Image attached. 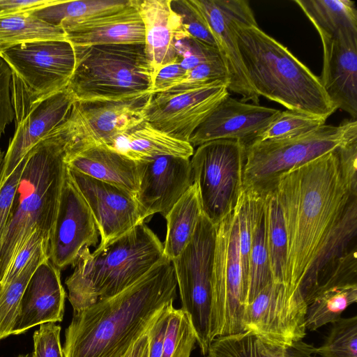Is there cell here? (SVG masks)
I'll list each match as a JSON object with an SVG mask.
<instances>
[{"mask_svg": "<svg viewBox=\"0 0 357 357\" xmlns=\"http://www.w3.org/2000/svg\"><path fill=\"white\" fill-rule=\"evenodd\" d=\"M357 139L282 174L273 189L287 238L284 285L307 306L357 234Z\"/></svg>", "mask_w": 357, "mask_h": 357, "instance_id": "cell-1", "label": "cell"}, {"mask_svg": "<svg viewBox=\"0 0 357 357\" xmlns=\"http://www.w3.org/2000/svg\"><path fill=\"white\" fill-rule=\"evenodd\" d=\"M177 291L172 261L164 257L118 294L74 311L65 332L64 357H121L174 303Z\"/></svg>", "mask_w": 357, "mask_h": 357, "instance_id": "cell-2", "label": "cell"}, {"mask_svg": "<svg viewBox=\"0 0 357 357\" xmlns=\"http://www.w3.org/2000/svg\"><path fill=\"white\" fill-rule=\"evenodd\" d=\"M234 31L246 75L259 96L326 119L336 111L319 78L256 20L236 21Z\"/></svg>", "mask_w": 357, "mask_h": 357, "instance_id": "cell-3", "label": "cell"}, {"mask_svg": "<svg viewBox=\"0 0 357 357\" xmlns=\"http://www.w3.org/2000/svg\"><path fill=\"white\" fill-rule=\"evenodd\" d=\"M66 144L58 127L24 157L9 222L0 242V281L36 227L50 243L67 170Z\"/></svg>", "mask_w": 357, "mask_h": 357, "instance_id": "cell-4", "label": "cell"}, {"mask_svg": "<svg viewBox=\"0 0 357 357\" xmlns=\"http://www.w3.org/2000/svg\"><path fill=\"white\" fill-rule=\"evenodd\" d=\"M163 258L162 243L144 222L92 252L84 250L65 282L73 311L118 294Z\"/></svg>", "mask_w": 357, "mask_h": 357, "instance_id": "cell-5", "label": "cell"}, {"mask_svg": "<svg viewBox=\"0 0 357 357\" xmlns=\"http://www.w3.org/2000/svg\"><path fill=\"white\" fill-rule=\"evenodd\" d=\"M67 88L76 100H121L151 93L153 73L144 44L73 46Z\"/></svg>", "mask_w": 357, "mask_h": 357, "instance_id": "cell-6", "label": "cell"}, {"mask_svg": "<svg viewBox=\"0 0 357 357\" xmlns=\"http://www.w3.org/2000/svg\"><path fill=\"white\" fill-rule=\"evenodd\" d=\"M356 139L357 121L352 119L294 137L255 142L245 147L243 190L264 195L282 174Z\"/></svg>", "mask_w": 357, "mask_h": 357, "instance_id": "cell-7", "label": "cell"}, {"mask_svg": "<svg viewBox=\"0 0 357 357\" xmlns=\"http://www.w3.org/2000/svg\"><path fill=\"white\" fill-rule=\"evenodd\" d=\"M0 56L12 72L16 126L36 105L68 86L75 66L74 47L67 40L22 43Z\"/></svg>", "mask_w": 357, "mask_h": 357, "instance_id": "cell-8", "label": "cell"}, {"mask_svg": "<svg viewBox=\"0 0 357 357\" xmlns=\"http://www.w3.org/2000/svg\"><path fill=\"white\" fill-rule=\"evenodd\" d=\"M246 307L238 243L236 206L215 225L209 322L210 344L218 337L243 332Z\"/></svg>", "mask_w": 357, "mask_h": 357, "instance_id": "cell-9", "label": "cell"}, {"mask_svg": "<svg viewBox=\"0 0 357 357\" xmlns=\"http://www.w3.org/2000/svg\"><path fill=\"white\" fill-rule=\"evenodd\" d=\"M245 146L216 139L197 146L190 159L204 215L217 225L236 208L243 190Z\"/></svg>", "mask_w": 357, "mask_h": 357, "instance_id": "cell-10", "label": "cell"}, {"mask_svg": "<svg viewBox=\"0 0 357 357\" xmlns=\"http://www.w3.org/2000/svg\"><path fill=\"white\" fill-rule=\"evenodd\" d=\"M215 225L202 213L195 231L174 260L181 308L194 328L201 354H208Z\"/></svg>", "mask_w": 357, "mask_h": 357, "instance_id": "cell-11", "label": "cell"}, {"mask_svg": "<svg viewBox=\"0 0 357 357\" xmlns=\"http://www.w3.org/2000/svg\"><path fill=\"white\" fill-rule=\"evenodd\" d=\"M152 93L121 100H76L67 120L59 126L67 149L110 146L119 136L144 121Z\"/></svg>", "mask_w": 357, "mask_h": 357, "instance_id": "cell-12", "label": "cell"}, {"mask_svg": "<svg viewBox=\"0 0 357 357\" xmlns=\"http://www.w3.org/2000/svg\"><path fill=\"white\" fill-rule=\"evenodd\" d=\"M306 310L300 291L291 293L284 284L271 281L246 307L243 332L272 344L291 346L306 335Z\"/></svg>", "mask_w": 357, "mask_h": 357, "instance_id": "cell-13", "label": "cell"}, {"mask_svg": "<svg viewBox=\"0 0 357 357\" xmlns=\"http://www.w3.org/2000/svg\"><path fill=\"white\" fill-rule=\"evenodd\" d=\"M227 95V86L222 82L154 93L144 110V121L174 139L189 142L197 127Z\"/></svg>", "mask_w": 357, "mask_h": 357, "instance_id": "cell-14", "label": "cell"}, {"mask_svg": "<svg viewBox=\"0 0 357 357\" xmlns=\"http://www.w3.org/2000/svg\"><path fill=\"white\" fill-rule=\"evenodd\" d=\"M98 234L92 213L67 168L50 239V260L60 270L73 266L84 250L96 245Z\"/></svg>", "mask_w": 357, "mask_h": 357, "instance_id": "cell-15", "label": "cell"}, {"mask_svg": "<svg viewBox=\"0 0 357 357\" xmlns=\"http://www.w3.org/2000/svg\"><path fill=\"white\" fill-rule=\"evenodd\" d=\"M205 18L229 76L228 91L242 96L241 101L259 104V96L246 75L234 31L241 20H255L245 0H192Z\"/></svg>", "mask_w": 357, "mask_h": 357, "instance_id": "cell-16", "label": "cell"}, {"mask_svg": "<svg viewBox=\"0 0 357 357\" xmlns=\"http://www.w3.org/2000/svg\"><path fill=\"white\" fill-rule=\"evenodd\" d=\"M137 162L135 198L142 220L155 213L165 217L193 183L190 158L164 155Z\"/></svg>", "mask_w": 357, "mask_h": 357, "instance_id": "cell-17", "label": "cell"}, {"mask_svg": "<svg viewBox=\"0 0 357 357\" xmlns=\"http://www.w3.org/2000/svg\"><path fill=\"white\" fill-rule=\"evenodd\" d=\"M67 168L94 218L100 236V245L144 222L134 194Z\"/></svg>", "mask_w": 357, "mask_h": 357, "instance_id": "cell-18", "label": "cell"}, {"mask_svg": "<svg viewBox=\"0 0 357 357\" xmlns=\"http://www.w3.org/2000/svg\"><path fill=\"white\" fill-rule=\"evenodd\" d=\"M280 109L225 97L192 133L189 143L198 146L216 139H233L245 147L253 143L275 119Z\"/></svg>", "mask_w": 357, "mask_h": 357, "instance_id": "cell-19", "label": "cell"}, {"mask_svg": "<svg viewBox=\"0 0 357 357\" xmlns=\"http://www.w3.org/2000/svg\"><path fill=\"white\" fill-rule=\"evenodd\" d=\"M323 46V68L319 77L337 109L357 117V31L344 29L333 36L317 31Z\"/></svg>", "mask_w": 357, "mask_h": 357, "instance_id": "cell-20", "label": "cell"}, {"mask_svg": "<svg viewBox=\"0 0 357 357\" xmlns=\"http://www.w3.org/2000/svg\"><path fill=\"white\" fill-rule=\"evenodd\" d=\"M75 101L66 87L36 105L16 126L3 157L0 188L29 151L67 120Z\"/></svg>", "mask_w": 357, "mask_h": 357, "instance_id": "cell-21", "label": "cell"}, {"mask_svg": "<svg viewBox=\"0 0 357 357\" xmlns=\"http://www.w3.org/2000/svg\"><path fill=\"white\" fill-rule=\"evenodd\" d=\"M59 27L73 46L145 43L144 22L133 0L87 18L63 22Z\"/></svg>", "mask_w": 357, "mask_h": 357, "instance_id": "cell-22", "label": "cell"}, {"mask_svg": "<svg viewBox=\"0 0 357 357\" xmlns=\"http://www.w3.org/2000/svg\"><path fill=\"white\" fill-rule=\"evenodd\" d=\"M60 271L49 258L36 269L23 294L12 335L23 333L37 325L62 321L66 292Z\"/></svg>", "mask_w": 357, "mask_h": 357, "instance_id": "cell-23", "label": "cell"}, {"mask_svg": "<svg viewBox=\"0 0 357 357\" xmlns=\"http://www.w3.org/2000/svg\"><path fill=\"white\" fill-rule=\"evenodd\" d=\"M145 29V52L153 76L163 66L178 62L177 43L190 36L170 0H133Z\"/></svg>", "mask_w": 357, "mask_h": 357, "instance_id": "cell-24", "label": "cell"}, {"mask_svg": "<svg viewBox=\"0 0 357 357\" xmlns=\"http://www.w3.org/2000/svg\"><path fill=\"white\" fill-rule=\"evenodd\" d=\"M67 167L93 178L136 195L139 188L138 162L105 145L67 149Z\"/></svg>", "mask_w": 357, "mask_h": 357, "instance_id": "cell-25", "label": "cell"}, {"mask_svg": "<svg viewBox=\"0 0 357 357\" xmlns=\"http://www.w3.org/2000/svg\"><path fill=\"white\" fill-rule=\"evenodd\" d=\"M109 147L136 162L164 155L190 158L195 151L189 142L174 139L146 121L117 137Z\"/></svg>", "mask_w": 357, "mask_h": 357, "instance_id": "cell-26", "label": "cell"}, {"mask_svg": "<svg viewBox=\"0 0 357 357\" xmlns=\"http://www.w3.org/2000/svg\"><path fill=\"white\" fill-rule=\"evenodd\" d=\"M316 347L303 340L289 347L266 342L252 333L221 336L210 344L209 357H315Z\"/></svg>", "mask_w": 357, "mask_h": 357, "instance_id": "cell-27", "label": "cell"}, {"mask_svg": "<svg viewBox=\"0 0 357 357\" xmlns=\"http://www.w3.org/2000/svg\"><path fill=\"white\" fill-rule=\"evenodd\" d=\"M202 208L197 185L193 183L165 216L167 234L163 244V256L172 261L191 240Z\"/></svg>", "mask_w": 357, "mask_h": 357, "instance_id": "cell-28", "label": "cell"}, {"mask_svg": "<svg viewBox=\"0 0 357 357\" xmlns=\"http://www.w3.org/2000/svg\"><path fill=\"white\" fill-rule=\"evenodd\" d=\"M41 40H66L64 31L29 13L0 16V54L17 45Z\"/></svg>", "mask_w": 357, "mask_h": 357, "instance_id": "cell-29", "label": "cell"}, {"mask_svg": "<svg viewBox=\"0 0 357 357\" xmlns=\"http://www.w3.org/2000/svg\"><path fill=\"white\" fill-rule=\"evenodd\" d=\"M317 31L333 36L339 31H357V10L349 0H294Z\"/></svg>", "mask_w": 357, "mask_h": 357, "instance_id": "cell-30", "label": "cell"}, {"mask_svg": "<svg viewBox=\"0 0 357 357\" xmlns=\"http://www.w3.org/2000/svg\"><path fill=\"white\" fill-rule=\"evenodd\" d=\"M357 302V282L338 284L317 294L307 306L305 328L314 331L332 324L343 312Z\"/></svg>", "mask_w": 357, "mask_h": 357, "instance_id": "cell-31", "label": "cell"}, {"mask_svg": "<svg viewBox=\"0 0 357 357\" xmlns=\"http://www.w3.org/2000/svg\"><path fill=\"white\" fill-rule=\"evenodd\" d=\"M266 239L273 280L284 284L287 238L284 221L274 190L264 195Z\"/></svg>", "mask_w": 357, "mask_h": 357, "instance_id": "cell-32", "label": "cell"}, {"mask_svg": "<svg viewBox=\"0 0 357 357\" xmlns=\"http://www.w3.org/2000/svg\"><path fill=\"white\" fill-rule=\"evenodd\" d=\"M271 281L273 280L266 239L264 202H263L256 213L252 227L246 285V307Z\"/></svg>", "mask_w": 357, "mask_h": 357, "instance_id": "cell-33", "label": "cell"}, {"mask_svg": "<svg viewBox=\"0 0 357 357\" xmlns=\"http://www.w3.org/2000/svg\"><path fill=\"white\" fill-rule=\"evenodd\" d=\"M48 252L49 248L43 246L15 279L0 287L1 340L12 335L24 290L36 269L49 258Z\"/></svg>", "mask_w": 357, "mask_h": 357, "instance_id": "cell-34", "label": "cell"}, {"mask_svg": "<svg viewBox=\"0 0 357 357\" xmlns=\"http://www.w3.org/2000/svg\"><path fill=\"white\" fill-rule=\"evenodd\" d=\"M129 0H58L55 4L29 14L55 26L63 22L93 16L127 4Z\"/></svg>", "mask_w": 357, "mask_h": 357, "instance_id": "cell-35", "label": "cell"}, {"mask_svg": "<svg viewBox=\"0 0 357 357\" xmlns=\"http://www.w3.org/2000/svg\"><path fill=\"white\" fill-rule=\"evenodd\" d=\"M197 343L194 328L182 309L172 307L166 328L162 357H190Z\"/></svg>", "mask_w": 357, "mask_h": 357, "instance_id": "cell-36", "label": "cell"}, {"mask_svg": "<svg viewBox=\"0 0 357 357\" xmlns=\"http://www.w3.org/2000/svg\"><path fill=\"white\" fill-rule=\"evenodd\" d=\"M326 120L324 117L303 112L289 109L281 111L255 142L300 136L324 125Z\"/></svg>", "mask_w": 357, "mask_h": 357, "instance_id": "cell-37", "label": "cell"}, {"mask_svg": "<svg viewBox=\"0 0 357 357\" xmlns=\"http://www.w3.org/2000/svg\"><path fill=\"white\" fill-rule=\"evenodd\" d=\"M319 357H357V316L332 323L324 343L315 349Z\"/></svg>", "mask_w": 357, "mask_h": 357, "instance_id": "cell-38", "label": "cell"}, {"mask_svg": "<svg viewBox=\"0 0 357 357\" xmlns=\"http://www.w3.org/2000/svg\"><path fill=\"white\" fill-rule=\"evenodd\" d=\"M170 5L172 10L181 17L183 26L190 37L217 48L205 18L192 0H170Z\"/></svg>", "mask_w": 357, "mask_h": 357, "instance_id": "cell-39", "label": "cell"}, {"mask_svg": "<svg viewBox=\"0 0 357 357\" xmlns=\"http://www.w3.org/2000/svg\"><path fill=\"white\" fill-rule=\"evenodd\" d=\"M216 82L227 86L229 84L227 70L222 59L202 63L187 71L182 80L169 90L195 88Z\"/></svg>", "mask_w": 357, "mask_h": 357, "instance_id": "cell-40", "label": "cell"}, {"mask_svg": "<svg viewBox=\"0 0 357 357\" xmlns=\"http://www.w3.org/2000/svg\"><path fill=\"white\" fill-rule=\"evenodd\" d=\"M178 62L188 71L202 63L222 59L217 48L188 36L177 43Z\"/></svg>", "mask_w": 357, "mask_h": 357, "instance_id": "cell-41", "label": "cell"}, {"mask_svg": "<svg viewBox=\"0 0 357 357\" xmlns=\"http://www.w3.org/2000/svg\"><path fill=\"white\" fill-rule=\"evenodd\" d=\"M45 245L49 248V241L40 229L36 227L10 263L0 281V287L9 284L15 279L34 255Z\"/></svg>", "mask_w": 357, "mask_h": 357, "instance_id": "cell-42", "label": "cell"}, {"mask_svg": "<svg viewBox=\"0 0 357 357\" xmlns=\"http://www.w3.org/2000/svg\"><path fill=\"white\" fill-rule=\"evenodd\" d=\"M61 327L55 323L40 325L33 333L31 357H64L60 340Z\"/></svg>", "mask_w": 357, "mask_h": 357, "instance_id": "cell-43", "label": "cell"}, {"mask_svg": "<svg viewBox=\"0 0 357 357\" xmlns=\"http://www.w3.org/2000/svg\"><path fill=\"white\" fill-rule=\"evenodd\" d=\"M24 158L0 188V242L9 222L16 190L24 166Z\"/></svg>", "mask_w": 357, "mask_h": 357, "instance_id": "cell-44", "label": "cell"}, {"mask_svg": "<svg viewBox=\"0 0 357 357\" xmlns=\"http://www.w3.org/2000/svg\"><path fill=\"white\" fill-rule=\"evenodd\" d=\"M12 72L0 56V137L15 119L11 97Z\"/></svg>", "mask_w": 357, "mask_h": 357, "instance_id": "cell-45", "label": "cell"}, {"mask_svg": "<svg viewBox=\"0 0 357 357\" xmlns=\"http://www.w3.org/2000/svg\"><path fill=\"white\" fill-rule=\"evenodd\" d=\"M173 306L172 303L164 307L146 333L149 339V357H162L166 328Z\"/></svg>", "mask_w": 357, "mask_h": 357, "instance_id": "cell-46", "label": "cell"}, {"mask_svg": "<svg viewBox=\"0 0 357 357\" xmlns=\"http://www.w3.org/2000/svg\"><path fill=\"white\" fill-rule=\"evenodd\" d=\"M187 71L178 62H173L160 68L153 78L151 93L166 91L180 82Z\"/></svg>", "mask_w": 357, "mask_h": 357, "instance_id": "cell-47", "label": "cell"}, {"mask_svg": "<svg viewBox=\"0 0 357 357\" xmlns=\"http://www.w3.org/2000/svg\"><path fill=\"white\" fill-rule=\"evenodd\" d=\"M58 0H0V16L30 13L55 4Z\"/></svg>", "mask_w": 357, "mask_h": 357, "instance_id": "cell-48", "label": "cell"}, {"mask_svg": "<svg viewBox=\"0 0 357 357\" xmlns=\"http://www.w3.org/2000/svg\"><path fill=\"white\" fill-rule=\"evenodd\" d=\"M121 357H149V339L147 333L140 337Z\"/></svg>", "mask_w": 357, "mask_h": 357, "instance_id": "cell-49", "label": "cell"}, {"mask_svg": "<svg viewBox=\"0 0 357 357\" xmlns=\"http://www.w3.org/2000/svg\"><path fill=\"white\" fill-rule=\"evenodd\" d=\"M3 157H4L3 156V153L0 149V174H1V166H2V162H3Z\"/></svg>", "mask_w": 357, "mask_h": 357, "instance_id": "cell-50", "label": "cell"}, {"mask_svg": "<svg viewBox=\"0 0 357 357\" xmlns=\"http://www.w3.org/2000/svg\"><path fill=\"white\" fill-rule=\"evenodd\" d=\"M17 357H30L29 355H20Z\"/></svg>", "mask_w": 357, "mask_h": 357, "instance_id": "cell-51", "label": "cell"}, {"mask_svg": "<svg viewBox=\"0 0 357 357\" xmlns=\"http://www.w3.org/2000/svg\"><path fill=\"white\" fill-rule=\"evenodd\" d=\"M206 357H209L208 356H207Z\"/></svg>", "mask_w": 357, "mask_h": 357, "instance_id": "cell-52", "label": "cell"}, {"mask_svg": "<svg viewBox=\"0 0 357 357\" xmlns=\"http://www.w3.org/2000/svg\"><path fill=\"white\" fill-rule=\"evenodd\" d=\"M0 340H1V339H0Z\"/></svg>", "mask_w": 357, "mask_h": 357, "instance_id": "cell-53", "label": "cell"}]
</instances>
